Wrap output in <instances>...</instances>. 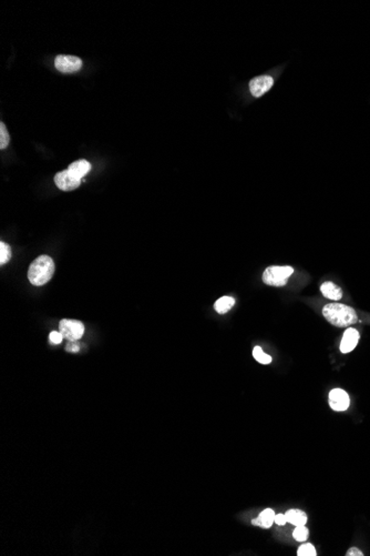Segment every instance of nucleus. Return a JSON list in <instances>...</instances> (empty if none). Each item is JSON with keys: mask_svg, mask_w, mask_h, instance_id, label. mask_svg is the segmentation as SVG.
<instances>
[{"mask_svg": "<svg viewBox=\"0 0 370 556\" xmlns=\"http://www.w3.org/2000/svg\"><path fill=\"white\" fill-rule=\"evenodd\" d=\"M273 85L274 79L271 75H258L250 81V91L256 98L262 97L264 93L270 90Z\"/></svg>", "mask_w": 370, "mask_h": 556, "instance_id": "0eeeda50", "label": "nucleus"}, {"mask_svg": "<svg viewBox=\"0 0 370 556\" xmlns=\"http://www.w3.org/2000/svg\"><path fill=\"white\" fill-rule=\"evenodd\" d=\"M323 315L330 323L338 328L351 327L358 320L353 308L340 303L326 304L323 309Z\"/></svg>", "mask_w": 370, "mask_h": 556, "instance_id": "f257e3e1", "label": "nucleus"}, {"mask_svg": "<svg viewBox=\"0 0 370 556\" xmlns=\"http://www.w3.org/2000/svg\"><path fill=\"white\" fill-rule=\"evenodd\" d=\"M79 350H80V346H79V343L77 341H68L67 346H66V351L67 352L77 353V352H79Z\"/></svg>", "mask_w": 370, "mask_h": 556, "instance_id": "412c9836", "label": "nucleus"}, {"mask_svg": "<svg viewBox=\"0 0 370 556\" xmlns=\"http://www.w3.org/2000/svg\"><path fill=\"white\" fill-rule=\"evenodd\" d=\"M275 523L277 525H282V526L285 525L287 523L285 514H276V515H275Z\"/></svg>", "mask_w": 370, "mask_h": 556, "instance_id": "4be33fe9", "label": "nucleus"}, {"mask_svg": "<svg viewBox=\"0 0 370 556\" xmlns=\"http://www.w3.org/2000/svg\"><path fill=\"white\" fill-rule=\"evenodd\" d=\"M253 356H254V359L258 363H260V365H270L272 362V356L264 353L263 350L259 347H255L254 350H253Z\"/></svg>", "mask_w": 370, "mask_h": 556, "instance_id": "2eb2a0df", "label": "nucleus"}, {"mask_svg": "<svg viewBox=\"0 0 370 556\" xmlns=\"http://www.w3.org/2000/svg\"><path fill=\"white\" fill-rule=\"evenodd\" d=\"M362 552L358 550L357 547H351L346 553V556H362Z\"/></svg>", "mask_w": 370, "mask_h": 556, "instance_id": "5701e85b", "label": "nucleus"}, {"mask_svg": "<svg viewBox=\"0 0 370 556\" xmlns=\"http://www.w3.org/2000/svg\"><path fill=\"white\" fill-rule=\"evenodd\" d=\"M234 304H235V299L226 296V297L220 298L215 302L214 309L218 314H224L226 312H229L231 309L234 306Z\"/></svg>", "mask_w": 370, "mask_h": 556, "instance_id": "4468645a", "label": "nucleus"}, {"mask_svg": "<svg viewBox=\"0 0 370 556\" xmlns=\"http://www.w3.org/2000/svg\"><path fill=\"white\" fill-rule=\"evenodd\" d=\"M68 170L70 171V174H72L74 177H77L78 179H82L87 174H89V171L91 170V163L87 161V160H78V161H74L72 162L69 167H68Z\"/></svg>", "mask_w": 370, "mask_h": 556, "instance_id": "9b49d317", "label": "nucleus"}, {"mask_svg": "<svg viewBox=\"0 0 370 556\" xmlns=\"http://www.w3.org/2000/svg\"><path fill=\"white\" fill-rule=\"evenodd\" d=\"M9 140H10V137L8 133V130H7L5 123L2 122L0 123V148L2 149L7 148V146L9 145Z\"/></svg>", "mask_w": 370, "mask_h": 556, "instance_id": "6ab92c4d", "label": "nucleus"}, {"mask_svg": "<svg viewBox=\"0 0 370 556\" xmlns=\"http://www.w3.org/2000/svg\"><path fill=\"white\" fill-rule=\"evenodd\" d=\"M54 273V262L49 256H40L33 260L28 270L30 283L41 286L49 282Z\"/></svg>", "mask_w": 370, "mask_h": 556, "instance_id": "f03ea898", "label": "nucleus"}, {"mask_svg": "<svg viewBox=\"0 0 370 556\" xmlns=\"http://www.w3.org/2000/svg\"><path fill=\"white\" fill-rule=\"evenodd\" d=\"M297 555L298 556H316L317 552H316V548L314 547V545H312L311 543H306L299 546V548L297 550Z\"/></svg>", "mask_w": 370, "mask_h": 556, "instance_id": "a211bd4d", "label": "nucleus"}, {"mask_svg": "<svg viewBox=\"0 0 370 556\" xmlns=\"http://www.w3.org/2000/svg\"><path fill=\"white\" fill-rule=\"evenodd\" d=\"M359 341V332L356 329L349 328L344 333L342 340L340 343V351L342 353H349L358 344Z\"/></svg>", "mask_w": 370, "mask_h": 556, "instance_id": "1a4fd4ad", "label": "nucleus"}, {"mask_svg": "<svg viewBox=\"0 0 370 556\" xmlns=\"http://www.w3.org/2000/svg\"><path fill=\"white\" fill-rule=\"evenodd\" d=\"M10 259H11L10 246L5 242H2L0 243V264L3 265L7 263Z\"/></svg>", "mask_w": 370, "mask_h": 556, "instance_id": "f3484780", "label": "nucleus"}, {"mask_svg": "<svg viewBox=\"0 0 370 556\" xmlns=\"http://www.w3.org/2000/svg\"><path fill=\"white\" fill-rule=\"evenodd\" d=\"M320 291L325 298L330 300L338 301L342 298V290L338 285H336L335 283L331 282V281H327V282L321 284Z\"/></svg>", "mask_w": 370, "mask_h": 556, "instance_id": "f8f14e48", "label": "nucleus"}, {"mask_svg": "<svg viewBox=\"0 0 370 556\" xmlns=\"http://www.w3.org/2000/svg\"><path fill=\"white\" fill-rule=\"evenodd\" d=\"M293 272L294 269L292 266H269L263 273V281L267 285L284 286Z\"/></svg>", "mask_w": 370, "mask_h": 556, "instance_id": "7ed1b4c3", "label": "nucleus"}, {"mask_svg": "<svg viewBox=\"0 0 370 556\" xmlns=\"http://www.w3.org/2000/svg\"><path fill=\"white\" fill-rule=\"evenodd\" d=\"M275 512L272 509H266L259 513V515L252 521V524L262 528H270L275 522Z\"/></svg>", "mask_w": 370, "mask_h": 556, "instance_id": "9d476101", "label": "nucleus"}, {"mask_svg": "<svg viewBox=\"0 0 370 556\" xmlns=\"http://www.w3.org/2000/svg\"><path fill=\"white\" fill-rule=\"evenodd\" d=\"M59 331L64 339L68 341H78L85 333V325L81 321L64 319L59 323Z\"/></svg>", "mask_w": 370, "mask_h": 556, "instance_id": "20e7f679", "label": "nucleus"}, {"mask_svg": "<svg viewBox=\"0 0 370 556\" xmlns=\"http://www.w3.org/2000/svg\"><path fill=\"white\" fill-rule=\"evenodd\" d=\"M293 536L297 542H305L308 536H310V531L305 525L296 526L295 530L293 532Z\"/></svg>", "mask_w": 370, "mask_h": 556, "instance_id": "dca6fc26", "label": "nucleus"}, {"mask_svg": "<svg viewBox=\"0 0 370 556\" xmlns=\"http://www.w3.org/2000/svg\"><path fill=\"white\" fill-rule=\"evenodd\" d=\"M351 404L349 395L341 389H334L330 393V406L334 411H346Z\"/></svg>", "mask_w": 370, "mask_h": 556, "instance_id": "6e6552de", "label": "nucleus"}, {"mask_svg": "<svg viewBox=\"0 0 370 556\" xmlns=\"http://www.w3.org/2000/svg\"><path fill=\"white\" fill-rule=\"evenodd\" d=\"M64 340V336L63 334L60 333V331H53L49 334V341L50 343H52V344H59V343L63 342Z\"/></svg>", "mask_w": 370, "mask_h": 556, "instance_id": "aec40b11", "label": "nucleus"}, {"mask_svg": "<svg viewBox=\"0 0 370 556\" xmlns=\"http://www.w3.org/2000/svg\"><path fill=\"white\" fill-rule=\"evenodd\" d=\"M285 516L287 520V523H291L292 525H295V526L306 525L307 520H308L306 513L298 509L289 510L285 513Z\"/></svg>", "mask_w": 370, "mask_h": 556, "instance_id": "ddd939ff", "label": "nucleus"}, {"mask_svg": "<svg viewBox=\"0 0 370 556\" xmlns=\"http://www.w3.org/2000/svg\"><path fill=\"white\" fill-rule=\"evenodd\" d=\"M54 183H56V185L60 190L72 191L79 187L81 180L78 179L77 177H74L72 174H70V171L67 169L64 171H60V172H58L56 176H54Z\"/></svg>", "mask_w": 370, "mask_h": 556, "instance_id": "423d86ee", "label": "nucleus"}, {"mask_svg": "<svg viewBox=\"0 0 370 556\" xmlns=\"http://www.w3.org/2000/svg\"><path fill=\"white\" fill-rule=\"evenodd\" d=\"M54 66L57 70L64 73L77 72L82 68V60L75 56H66V54H59L54 59Z\"/></svg>", "mask_w": 370, "mask_h": 556, "instance_id": "39448f33", "label": "nucleus"}]
</instances>
